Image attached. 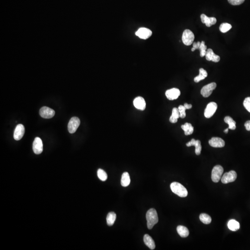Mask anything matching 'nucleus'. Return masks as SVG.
Returning a JSON list of instances; mask_svg holds the SVG:
<instances>
[{
	"label": "nucleus",
	"instance_id": "1",
	"mask_svg": "<svg viewBox=\"0 0 250 250\" xmlns=\"http://www.w3.org/2000/svg\"><path fill=\"white\" fill-rule=\"evenodd\" d=\"M148 228L151 229L159 221L158 214L154 208H151L146 214Z\"/></svg>",
	"mask_w": 250,
	"mask_h": 250
},
{
	"label": "nucleus",
	"instance_id": "2",
	"mask_svg": "<svg viewBox=\"0 0 250 250\" xmlns=\"http://www.w3.org/2000/svg\"><path fill=\"white\" fill-rule=\"evenodd\" d=\"M172 192L181 197H185L188 195V191L185 188L177 182H173L171 184Z\"/></svg>",
	"mask_w": 250,
	"mask_h": 250
},
{
	"label": "nucleus",
	"instance_id": "3",
	"mask_svg": "<svg viewBox=\"0 0 250 250\" xmlns=\"http://www.w3.org/2000/svg\"><path fill=\"white\" fill-rule=\"evenodd\" d=\"M195 35L189 29L184 31L182 36V41L186 46H190L193 43Z\"/></svg>",
	"mask_w": 250,
	"mask_h": 250
},
{
	"label": "nucleus",
	"instance_id": "4",
	"mask_svg": "<svg viewBox=\"0 0 250 250\" xmlns=\"http://www.w3.org/2000/svg\"><path fill=\"white\" fill-rule=\"evenodd\" d=\"M223 167L220 165H216L213 168L212 171V181L215 183H218L219 182L220 179H221V176L223 173Z\"/></svg>",
	"mask_w": 250,
	"mask_h": 250
},
{
	"label": "nucleus",
	"instance_id": "5",
	"mask_svg": "<svg viewBox=\"0 0 250 250\" xmlns=\"http://www.w3.org/2000/svg\"><path fill=\"white\" fill-rule=\"evenodd\" d=\"M80 125V120L77 117L71 118L68 125V130L70 134H74Z\"/></svg>",
	"mask_w": 250,
	"mask_h": 250
},
{
	"label": "nucleus",
	"instance_id": "6",
	"mask_svg": "<svg viewBox=\"0 0 250 250\" xmlns=\"http://www.w3.org/2000/svg\"><path fill=\"white\" fill-rule=\"evenodd\" d=\"M237 177V175L236 172L234 171H231L223 175L221 178V181L223 183L227 184L234 182Z\"/></svg>",
	"mask_w": 250,
	"mask_h": 250
},
{
	"label": "nucleus",
	"instance_id": "7",
	"mask_svg": "<svg viewBox=\"0 0 250 250\" xmlns=\"http://www.w3.org/2000/svg\"><path fill=\"white\" fill-rule=\"evenodd\" d=\"M217 109V104L215 102H211L207 106L205 109L204 116L207 118H210L213 116Z\"/></svg>",
	"mask_w": 250,
	"mask_h": 250
},
{
	"label": "nucleus",
	"instance_id": "8",
	"mask_svg": "<svg viewBox=\"0 0 250 250\" xmlns=\"http://www.w3.org/2000/svg\"><path fill=\"white\" fill-rule=\"evenodd\" d=\"M216 83H212L204 86L201 91V93L204 97H208L211 95L213 91L216 87Z\"/></svg>",
	"mask_w": 250,
	"mask_h": 250
},
{
	"label": "nucleus",
	"instance_id": "9",
	"mask_svg": "<svg viewBox=\"0 0 250 250\" xmlns=\"http://www.w3.org/2000/svg\"><path fill=\"white\" fill-rule=\"evenodd\" d=\"M55 111L47 107H43L39 110V115L43 118H51L55 115Z\"/></svg>",
	"mask_w": 250,
	"mask_h": 250
},
{
	"label": "nucleus",
	"instance_id": "10",
	"mask_svg": "<svg viewBox=\"0 0 250 250\" xmlns=\"http://www.w3.org/2000/svg\"><path fill=\"white\" fill-rule=\"evenodd\" d=\"M135 34L141 39H146L151 36L152 32L148 28L141 27L136 32Z\"/></svg>",
	"mask_w": 250,
	"mask_h": 250
},
{
	"label": "nucleus",
	"instance_id": "11",
	"mask_svg": "<svg viewBox=\"0 0 250 250\" xmlns=\"http://www.w3.org/2000/svg\"><path fill=\"white\" fill-rule=\"evenodd\" d=\"M34 152L36 154H39L42 153L43 151V145L42 140L39 137H36L34 140L33 145Z\"/></svg>",
	"mask_w": 250,
	"mask_h": 250
},
{
	"label": "nucleus",
	"instance_id": "12",
	"mask_svg": "<svg viewBox=\"0 0 250 250\" xmlns=\"http://www.w3.org/2000/svg\"><path fill=\"white\" fill-rule=\"evenodd\" d=\"M25 127L22 124H18L15 127L14 134V138L16 140L22 139L25 134Z\"/></svg>",
	"mask_w": 250,
	"mask_h": 250
},
{
	"label": "nucleus",
	"instance_id": "13",
	"mask_svg": "<svg viewBox=\"0 0 250 250\" xmlns=\"http://www.w3.org/2000/svg\"><path fill=\"white\" fill-rule=\"evenodd\" d=\"M180 93H181L179 89L172 88L170 90H167L165 92V95L169 100H174L178 98L180 95Z\"/></svg>",
	"mask_w": 250,
	"mask_h": 250
},
{
	"label": "nucleus",
	"instance_id": "14",
	"mask_svg": "<svg viewBox=\"0 0 250 250\" xmlns=\"http://www.w3.org/2000/svg\"><path fill=\"white\" fill-rule=\"evenodd\" d=\"M209 144L213 147L221 148L225 146V141L219 137H213L209 140Z\"/></svg>",
	"mask_w": 250,
	"mask_h": 250
},
{
	"label": "nucleus",
	"instance_id": "15",
	"mask_svg": "<svg viewBox=\"0 0 250 250\" xmlns=\"http://www.w3.org/2000/svg\"><path fill=\"white\" fill-rule=\"evenodd\" d=\"M186 146L188 147L195 146L196 154L197 155H199L201 154L202 146H201V141L200 140H196L194 139H192L191 141L187 143Z\"/></svg>",
	"mask_w": 250,
	"mask_h": 250
},
{
	"label": "nucleus",
	"instance_id": "16",
	"mask_svg": "<svg viewBox=\"0 0 250 250\" xmlns=\"http://www.w3.org/2000/svg\"><path fill=\"white\" fill-rule=\"evenodd\" d=\"M201 18L202 23L205 24L208 27H210L216 24L217 22L216 19L215 17H208L205 14H201Z\"/></svg>",
	"mask_w": 250,
	"mask_h": 250
},
{
	"label": "nucleus",
	"instance_id": "17",
	"mask_svg": "<svg viewBox=\"0 0 250 250\" xmlns=\"http://www.w3.org/2000/svg\"><path fill=\"white\" fill-rule=\"evenodd\" d=\"M134 105L135 107L139 110H145L146 107V103L143 97L139 96L135 98L134 101Z\"/></svg>",
	"mask_w": 250,
	"mask_h": 250
},
{
	"label": "nucleus",
	"instance_id": "18",
	"mask_svg": "<svg viewBox=\"0 0 250 250\" xmlns=\"http://www.w3.org/2000/svg\"><path fill=\"white\" fill-rule=\"evenodd\" d=\"M206 59L208 61H212L215 62H219L220 60V57L216 55L211 49H208L206 54Z\"/></svg>",
	"mask_w": 250,
	"mask_h": 250
},
{
	"label": "nucleus",
	"instance_id": "19",
	"mask_svg": "<svg viewBox=\"0 0 250 250\" xmlns=\"http://www.w3.org/2000/svg\"><path fill=\"white\" fill-rule=\"evenodd\" d=\"M144 241L145 244L151 250H154L155 248L154 241L148 234H145L144 236Z\"/></svg>",
	"mask_w": 250,
	"mask_h": 250
},
{
	"label": "nucleus",
	"instance_id": "20",
	"mask_svg": "<svg viewBox=\"0 0 250 250\" xmlns=\"http://www.w3.org/2000/svg\"><path fill=\"white\" fill-rule=\"evenodd\" d=\"M181 128L184 132L185 135H190L193 133L194 127L191 123H185L184 125H182Z\"/></svg>",
	"mask_w": 250,
	"mask_h": 250
},
{
	"label": "nucleus",
	"instance_id": "21",
	"mask_svg": "<svg viewBox=\"0 0 250 250\" xmlns=\"http://www.w3.org/2000/svg\"><path fill=\"white\" fill-rule=\"evenodd\" d=\"M176 230L178 234L182 238H186L189 236L190 232L186 227L183 226H178Z\"/></svg>",
	"mask_w": 250,
	"mask_h": 250
},
{
	"label": "nucleus",
	"instance_id": "22",
	"mask_svg": "<svg viewBox=\"0 0 250 250\" xmlns=\"http://www.w3.org/2000/svg\"><path fill=\"white\" fill-rule=\"evenodd\" d=\"M130 178L129 173L127 172L123 173L121 176V184L123 187H127L130 184Z\"/></svg>",
	"mask_w": 250,
	"mask_h": 250
},
{
	"label": "nucleus",
	"instance_id": "23",
	"mask_svg": "<svg viewBox=\"0 0 250 250\" xmlns=\"http://www.w3.org/2000/svg\"><path fill=\"white\" fill-rule=\"evenodd\" d=\"M179 118H180L179 110H178V108L174 107L173 108L172 115L170 118V121L172 123H176Z\"/></svg>",
	"mask_w": 250,
	"mask_h": 250
},
{
	"label": "nucleus",
	"instance_id": "24",
	"mask_svg": "<svg viewBox=\"0 0 250 250\" xmlns=\"http://www.w3.org/2000/svg\"><path fill=\"white\" fill-rule=\"evenodd\" d=\"M228 228L232 231H236L240 228V224L239 222L236 220H231L228 223Z\"/></svg>",
	"mask_w": 250,
	"mask_h": 250
},
{
	"label": "nucleus",
	"instance_id": "25",
	"mask_svg": "<svg viewBox=\"0 0 250 250\" xmlns=\"http://www.w3.org/2000/svg\"><path fill=\"white\" fill-rule=\"evenodd\" d=\"M208 76V73L203 68L199 69V75L194 79V81L196 83H198L202 80L204 79Z\"/></svg>",
	"mask_w": 250,
	"mask_h": 250
},
{
	"label": "nucleus",
	"instance_id": "26",
	"mask_svg": "<svg viewBox=\"0 0 250 250\" xmlns=\"http://www.w3.org/2000/svg\"><path fill=\"white\" fill-rule=\"evenodd\" d=\"M116 218V215L114 212H109L107 216V222L108 226H112L114 225Z\"/></svg>",
	"mask_w": 250,
	"mask_h": 250
},
{
	"label": "nucleus",
	"instance_id": "27",
	"mask_svg": "<svg viewBox=\"0 0 250 250\" xmlns=\"http://www.w3.org/2000/svg\"><path fill=\"white\" fill-rule=\"evenodd\" d=\"M224 121L228 125L229 129L231 130H235L236 129V122L231 117H225Z\"/></svg>",
	"mask_w": 250,
	"mask_h": 250
},
{
	"label": "nucleus",
	"instance_id": "28",
	"mask_svg": "<svg viewBox=\"0 0 250 250\" xmlns=\"http://www.w3.org/2000/svg\"><path fill=\"white\" fill-rule=\"evenodd\" d=\"M199 218H200L201 221L205 224H210L211 222V221H212V219H211V217L209 215L206 214H201Z\"/></svg>",
	"mask_w": 250,
	"mask_h": 250
},
{
	"label": "nucleus",
	"instance_id": "29",
	"mask_svg": "<svg viewBox=\"0 0 250 250\" xmlns=\"http://www.w3.org/2000/svg\"><path fill=\"white\" fill-rule=\"evenodd\" d=\"M232 26L227 23H223L220 26V30L222 33H226L232 28Z\"/></svg>",
	"mask_w": 250,
	"mask_h": 250
},
{
	"label": "nucleus",
	"instance_id": "30",
	"mask_svg": "<svg viewBox=\"0 0 250 250\" xmlns=\"http://www.w3.org/2000/svg\"><path fill=\"white\" fill-rule=\"evenodd\" d=\"M97 176L102 181H105L107 178V175L106 172L101 169H98L97 171Z\"/></svg>",
	"mask_w": 250,
	"mask_h": 250
},
{
	"label": "nucleus",
	"instance_id": "31",
	"mask_svg": "<svg viewBox=\"0 0 250 250\" xmlns=\"http://www.w3.org/2000/svg\"><path fill=\"white\" fill-rule=\"evenodd\" d=\"M207 47L205 44L204 41H202L199 48L200 51V56L201 57H204V56H206L207 53Z\"/></svg>",
	"mask_w": 250,
	"mask_h": 250
},
{
	"label": "nucleus",
	"instance_id": "32",
	"mask_svg": "<svg viewBox=\"0 0 250 250\" xmlns=\"http://www.w3.org/2000/svg\"><path fill=\"white\" fill-rule=\"evenodd\" d=\"M178 110L180 114V117L181 118H184L186 117V108L184 106L180 105L178 107Z\"/></svg>",
	"mask_w": 250,
	"mask_h": 250
},
{
	"label": "nucleus",
	"instance_id": "33",
	"mask_svg": "<svg viewBox=\"0 0 250 250\" xmlns=\"http://www.w3.org/2000/svg\"><path fill=\"white\" fill-rule=\"evenodd\" d=\"M243 105L245 109L250 113V97H247L244 99Z\"/></svg>",
	"mask_w": 250,
	"mask_h": 250
},
{
	"label": "nucleus",
	"instance_id": "34",
	"mask_svg": "<svg viewBox=\"0 0 250 250\" xmlns=\"http://www.w3.org/2000/svg\"><path fill=\"white\" fill-rule=\"evenodd\" d=\"M245 0H228L229 3L232 5L236 6V5H240L244 2Z\"/></svg>",
	"mask_w": 250,
	"mask_h": 250
},
{
	"label": "nucleus",
	"instance_id": "35",
	"mask_svg": "<svg viewBox=\"0 0 250 250\" xmlns=\"http://www.w3.org/2000/svg\"><path fill=\"white\" fill-rule=\"evenodd\" d=\"M201 43V42H200V41H198L197 42H194L193 44V47L195 48L196 49H198L200 47Z\"/></svg>",
	"mask_w": 250,
	"mask_h": 250
},
{
	"label": "nucleus",
	"instance_id": "36",
	"mask_svg": "<svg viewBox=\"0 0 250 250\" xmlns=\"http://www.w3.org/2000/svg\"><path fill=\"white\" fill-rule=\"evenodd\" d=\"M244 127H245L246 130L248 131H250V120L246 121L244 124Z\"/></svg>",
	"mask_w": 250,
	"mask_h": 250
},
{
	"label": "nucleus",
	"instance_id": "37",
	"mask_svg": "<svg viewBox=\"0 0 250 250\" xmlns=\"http://www.w3.org/2000/svg\"><path fill=\"white\" fill-rule=\"evenodd\" d=\"M184 107H185L186 109H191L192 107V104H189L187 103H185L184 104Z\"/></svg>",
	"mask_w": 250,
	"mask_h": 250
},
{
	"label": "nucleus",
	"instance_id": "38",
	"mask_svg": "<svg viewBox=\"0 0 250 250\" xmlns=\"http://www.w3.org/2000/svg\"><path fill=\"white\" fill-rule=\"evenodd\" d=\"M228 130H229L228 128H227V129H225V130H224V133H226V134H228Z\"/></svg>",
	"mask_w": 250,
	"mask_h": 250
},
{
	"label": "nucleus",
	"instance_id": "39",
	"mask_svg": "<svg viewBox=\"0 0 250 250\" xmlns=\"http://www.w3.org/2000/svg\"><path fill=\"white\" fill-rule=\"evenodd\" d=\"M195 50H196V49L195 48H194V47L192 48V51H194Z\"/></svg>",
	"mask_w": 250,
	"mask_h": 250
}]
</instances>
